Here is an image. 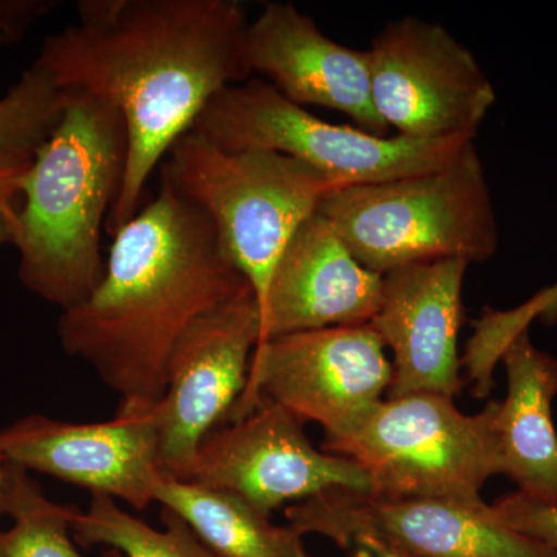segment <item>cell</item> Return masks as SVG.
Here are the masks:
<instances>
[{"label": "cell", "mask_w": 557, "mask_h": 557, "mask_svg": "<svg viewBox=\"0 0 557 557\" xmlns=\"http://www.w3.org/2000/svg\"><path fill=\"white\" fill-rule=\"evenodd\" d=\"M78 22L51 35L38 61L67 91L115 106L127 170L106 231L137 215L148 180L215 95L251 78L249 21L236 0H79Z\"/></svg>", "instance_id": "6da1fadb"}, {"label": "cell", "mask_w": 557, "mask_h": 557, "mask_svg": "<svg viewBox=\"0 0 557 557\" xmlns=\"http://www.w3.org/2000/svg\"><path fill=\"white\" fill-rule=\"evenodd\" d=\"M247 288L207 215L161 178L156 199L113 236L98 287L62 311L58 338L124 403L157 405L178 341Z\"/></svg>", "instance_id": "7a4b0ae2"}, {"label": "cell", "mask_w": 557, "mask_h": 557, "mask_svg": "<svg viewBox=\"0 0 557 557\" xmlns=\"http://www.w3.org/2000/svg\"><path fill=\"white\" fill-rule=\"evenodd\" d=\"M69 94L61 123L22 178L13 240L22 284L61 311L89 298L104 277L101 231L123 189L129 150L115 106Z\"/></svg>", "instance_id": "3957f363"}, {"label": "cell", "mask_w": 557, "mask_h": 557, "mask_svg": "<svg viewBox=\"0 0 557 557\" xmlns=\"http://www.w3.org/2000/svg\"><path fill=\"white\" fill-rule=\"evenodd\" d=\"M318 211L381 276L435 260L485 262L497 252L496 211L474 141L437 171L333 190Z\"/></svg>", "instance_id": "277c9868"}, {"label": "cell", "mask_w": 557, "mask_h": 557, "mask_svg": "<svg viewBox=\"0 0 557 557\" xmlns=\"http://www.w3.org/2000/svg\"><path fill=\"white\" fill-rule=\"evenodd\" d=\"M161 178L207 215L259 302L293 234L343 188L285 153L223 149L194 129L172 146Z\"/></svg>", "instance_id": "5b68a950"}, {"label": "cell", "mask_w": 557, "mask_h": 557, "mask_svg": "<svg viewBox=\"0 0 557 557\" xmlns=\"http://www.w3.org/2000/svg\"><path fill=\"white\" fill-rule=\"evenodd\" d=\"M494 408L468 416L446 395L384 398L346 434L325 440L324 450L364 469L373 493L478 504L487 480L502 474Z\"/></svg>", "instance_id": "8992f818"}, {"label": "cell", "mask_w": 557, "mask_h": 557, "mask_svg": "<svg viewBox=\"0 0 557 557\" xmlns=\"http://www.w3.org/2000/svg\"><path fill=\"white\" fill-rule=\"evenodd\" d=\"M194 131L228 150L265 149L304 161L346 186L373 185L437 171L475 137H376L311 115L270 83L249 78L212 98Z\"/></svg>", "instance_id": "52a82bcc"}, {"label": "cell", "mask_w": 557, "mask_h": 557, "mask_svg": "<svg viewBox=\"0 0 557 557\" xmlns=\"http://www.w3.org/2000/svg\"><path fill=\"white\" fill-rule=\"evenodd\" d=\"M372 325L289 333L252 351L247 384L228 420H242L262 403L288 410L304 424L324 428L325 440L350 431L383 401L392 362Z\"/></svg>", "instance_id": "ba28073f"}, {"label": "cell", "mask_w": 557, "mask_h": 557, "mask_svg": "<svg viewBox=\"0 0 557 557\" xmlns=\"http://www.w3.org/2000/svg\"><path fill=\"white\" fill-rule=\"evenodd\" d=\"M368 53L373 106L399 137H475L496 102L472 51L435 22H387Z\"/></svg>", "instance_id": "9c48e42d"}, {"label": "cell", "mask_w": 557, "mask_h": 557, "mask_svg": "<svg viewBox=\"0 0 557 557\" xmlns=\"http://www.w3.org/2000/svg\"><path fill=\"white\" fill-rule=\"evenodd\" d=\"M300 536L318 534L343 548L379 539L409 557H557L497 518L485 502L391 497L373 491H325L285 508Z\"/></svg>", "instance_id": "30bf717a"}, {"label": "cell", "mask_w": 557, "mask_h": 557, "mask_svg": "<svg viewBox=\"0 0 557 557\" xmlns=\"http://www.w3.org/2000/svg\"><path fill=\"white\" fill-rule=\"evenodd\" d=\"M262 341L255 289L247 288L197 319L170 359L166 391L156 405L159 467L185 480L203 440L228 420Z\"/></svg>", "instance_id": "8fae6325"}, {"label": "cell", "mask_w": 557, "mask_h": 557, "mask_svg": "<svg viewBox=\"0 0 557 557\" xmlns=\"http://www.w3.org/2000/svg\"><path fill=\"white\" fill-rule=\"evenodd\" d=\"M185 482L236 496L269 518L288 502L325 491H372L364 469L350 458L314 448L302 421L273 403L214 429L197 450Z\"/></svg>", "instance_id": "7c38bea8"}, {"label": "cell", "mask_w": 557, "mask_h": 557, "mask_svg": "<svg viewBox=\"0 0 557 557\" xmlns=\"http://www.w3.org/2000/svg\"><path fill=\"white\" fill-rule=\"evenodd\" d=\"M7 463L123 500L135 509L156 502L159 429L156 405L121 401L113 420L69 423L28 416L0 431Z\"/></svg>", "instance_id": "4fadbf2b"}, {"label": "cell", "mask_w": 557, "mask_h": 557, "mask_svg": "<svg viewBox=\"0 0 557 557\" xmlns=\"http://www.w3.org/2000/svg\"><path fill=\"white\" fill-rule=\"evenodd\" d=\"M468 267L465 260H435L383 274L379 309L370 325L392 351L387 398L460 394L458 335Z\"/></svg>", "instance_id": "5bb4252c"}, {"label": "cell", "mask_w": 557, "mask_h": 557, "mask_svg": "<svg viewBox=\"0 0 557 557\" xmlns=\"http://www.w3.org/2000/svg\"><path fill=\"white\" fill-rule=\"evenodd\" d=\"M247 60L300 108L321 106L346 113L359 129L384 137L388 127L372 101L368 50L330 39L317 22L289 2H269L249 21Z\"/></svg>", "instance_id": "9a60e30c"}, {"label": "cell", "mask_w": 557, "mask_h": 557, "mask_svg": "<svg viewBox=\"0 0 557 557\" xmlns=\"http://www.w3.org/2000/svg\"><path fill=\"white\" fill-rule=\"evenodd\" d=\"M383 276L362 267L317 211L278 256L259 302L262 341L309 330L370 324ZM260 341V343H262Z\"/></svg>", "instance_id": "2e32d148"}, {"label": "cell", "mask_w": 557, "mask_h": 557, "mask_svg": "<svg viewBox=\"0 0 557 557\" xmlns=\"http://www.w3.org/2000/svg\"><path fill=\"white\" fill-rule=\"evenodd\" d=\"M507 397L494 408L502 474L519 493L557 504V432L552 406L557 395V358L534 346L530 330L519 333L500 358Z\"/></svg>", "instance_id": "e0dca14e"}, {"label": "cell", "mask_w": 557, "mask_h": 557, "mask_svg": "<svg viewBox=\"0 0 557 557\" xmlns=\"http://www.w3.org/2000/svg\"><path fill=\"white\" fill-rule=\"evenodd\" d=\"M156 502L178 516L215 556L311 557L298 531L274 525L269 516L222 491L161 474Z\"/></svg>", "instance_id": "ac0fdd59"}, {"label": "cell", "mask_w": 557, "mask_h": 557, "mask_svg": "<svg viewBox=\"0 0 557 557\" xmlns=\"http://www.w3.org/2000/svg\"><path fill=\"white\" fill-rule=\"evenodd\" d=\"M164 530L135 518L112 497L91 496L87 511L76 508L72 531L84 545H108L126 557H219L178 516L163 508Z\"/></svg>", "instance_id": "d6986e66"}, {"label": "cell", "mask_w": 557, "mask_h": 557, "mask_svg": "<svg viewBox=\"0 0 557 557\" xmlns=\"http://www.w3.org/2000/svg\"><path fill=\"white\" fill-rule=\"evenodd\" d=\"M75 511L51 502L30 471L7 463L5 515L13 525L0 531V557H83L70 537Z\"/></svg>", "instance_id": "ffe728a7"}, {"label": "cell", "mask_w": 557, "mask_h": 557, "mask_svg": "<svg viewBox=\"0 0 557 557\" xmlns=\"http://www.w3.org/2000/svg\"><path fill=\"white\" fill-rule=\"evenodd\" d=\"M70 94L38 60L0 98V157L33 160L57 129Z\"/></svg>", "instance_id": "44dd1931"}, {"label": "cell", "mask_w": 557, "mask_h": 557, "mask_svg": "<svg viewBox=\"0 0 557 557\" xmlns=\"http://www.w3.org/2000/svg\"><path fill=\"white\" fill-rule=\"evenodd\" d=\"M534 319L557 321V281L539 292L522 306L511 310L485 309L474 322V333L465 346L461 366L469 381L474 383L475 395L487 397L493 388V375L502 354L519 333L530 330Z\"/></svg>", "instance_id": "7402d4cb"}, {"label": "cell", "mask_w": 557, "mask_h": 557, "mask_svg": "<svg viewBox=\"0 0 557 557\" xmlns=\"http://www.w3.org/2000/svg\"><path fill=\"white\" fill-rule=\"evenodd\" d=\"M497 518L557 556V504L512 493L491 505Z\"/></svg>", "instance_id": "603a6c76"}, {"label": "cell", "mask_w": 557, "mask_h": 557, "mask_svg": "<svg viewBox=\"0 0 557 557\" xmlns=\"http://www.w3.org/2000/svg\"><path fill=\"white\" fill-rule=\"evenodd\" d=\"M49 0H0V42H14L39 17L54 9Z\"/></svg>", "instance_id": "cb8c5ba5"}, {"label": "cell", "mask_w": 557, "mask_h": 557, "mask_svg": "<svg viewBox=\"0 0 557 557\" xmlns=\"http://www.w3.org/2000/svg\"><path fill=\"white\" fill-rule=\"evenodd\" d=\"M33 160L2 159L0 157V200L20 196L22 178L30 170Z\"/></svg>", "instance_id": "d4e9b609"}, {"label": "cell", "mask_w": 557, "mask_h": 557, "mask_svg": "<svg viewBox=\"0 0 557 557\" xmlns=\"http://www.w3.org/2000/svg\"><path fill=\"white\" fill-rule=\"evenodd\" d=\"M341 549H344L350 557H409L379 539L369 536L354 537Z\"/></svg>", "instance_id": "484cf974"}, {"label": "cell", "mask_w": 557, "mask_h": 557, "mask_svg": "<svg viewBox=\"0 0 557 557\" xmlns=\"http://www.w3.org/2000/svg\"><path fill=\"white\" fill-rule=\"evenodd\" d=\"M17 209L13 200H0V245L13 244L16 233Z\"/></svg>", "instance_id": "4316f807"}, {"label": "cell", "mask_w": 557, "mask_h": 557, "mask_svg": "<svg viewBox=\"0 0 557 557\" xmlns=\"http://www.w3.org/2000/svg\"><path fill=\"white\" fill-rule=\"evenodd\" d=\"M7 507V461L0 456V516L5 515Z\"/></svg>", "instance_id": "83f0119b"}]
</instances>
